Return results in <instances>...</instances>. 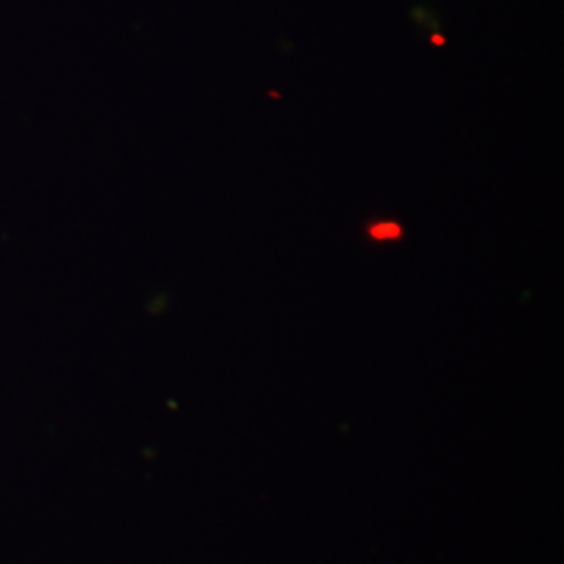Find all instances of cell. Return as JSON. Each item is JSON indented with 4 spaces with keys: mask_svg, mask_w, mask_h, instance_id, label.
Instances as JSON below:
<instances>
[{
    "mask_svg": "<svg viewBox=\"0 0 564 564\" xmlns=\"http://www.w3.org/2000/svg\"><path fill=\"white\" fill-rule=\"evenodd\" d=\"M402 226H400V224L381 223L370 224V226H368V237H370L372 241H398V239H402Z\"/></svg>",
    "mask_w": 564,
    "mask_h": 564,
    "instance_id": "cell-1",
    "label": "cell"
}]
</instances>
